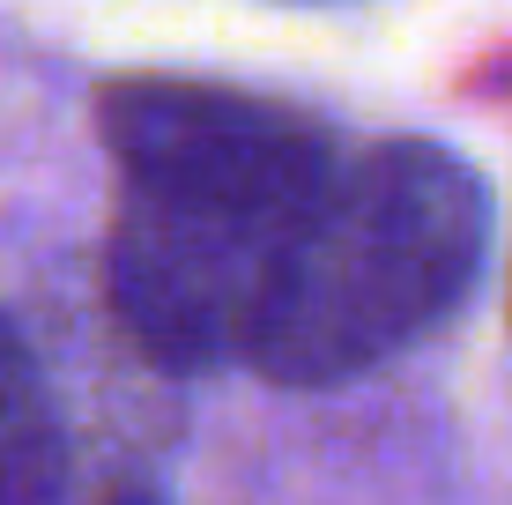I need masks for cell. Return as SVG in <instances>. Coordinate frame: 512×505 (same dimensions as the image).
Here are the masks:
<instances>
[{
    "instance_id": "obj_1",
    "label": "cell",
    "mask_w": 512,
    "mask_h": 505,
    "mask_svg": "<svg viewBox=\"0 0 512 505\" xmlns=\"http://www.w3.org/2000/svg\"><path fill=\"white\" fill-rule=\"evenodd\" d=\"M97 134L119 171L104 238L119 335L171 372L238 357L275 260L342 179L334 134L282 97L179 75L112 82Z\"/></svg>"
},
{
    "instance_id": "obj_2",
    "label": "cell",
    "mask_w": 512,
    "mask_h": 505,
    "mask_svg": "<svg viewBox=\"0 0 512 505\" xmlns=\"http://www.w3.org/2000/svg\"><path fill=\"white\" fill-rule=\"evenodd\" d=\"M490 260V186L446 142H379L312 208L253 298L238 364L275 387H342L468 305Z\"/></svg>"
},
{
    "instance_id": "obj_3",
    "label": "cell",
    "mask_w": 512,
    "mask_h": 505,
    "mask_svg": "<svg viewBox=\"0 0 512 505\" xmlns=\"http://www.w3.org/2000/svg\"><path fill=\"white\" fill-rule=\"evenodd\" d=\"M67 498V439L45 372L15 320L0 312V505H60Z\"/></svg>"
},
{
    "instance_id": "obj_4",
    "label": "cell",
    "mask_w": 512,
    "mask_h": 505,
    "mask_svg": "<svg viewBox=\"0 0 512 505\" xmlns=\"http://www.w3.org/2000/svg\"><path fill=\"white\" fill-rule=\"evenodd\" d=\"M97 505H164V498H156V491H134V483H119V491H104Z\"/></svg>"
}]
</instances>
